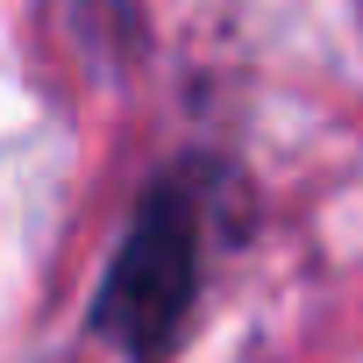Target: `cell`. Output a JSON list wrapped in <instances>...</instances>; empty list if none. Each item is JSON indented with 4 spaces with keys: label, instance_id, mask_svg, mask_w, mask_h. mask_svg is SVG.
Wrapping results in <instances>:
<instances>
[{
    "label": "cell",
    "instance_id": "cell-1",
    "mask_svg": "<svg viewBox=\"0 0 363 363\" xmlns=\"http://www.w3.org/2000/svg\"><path fill=\"white\" fill-rule=\"evenodd\" d=\"M200 292V207L186 193H157L135 214V235L100 292V335H114L135 363H157L171 349V335L186 328Z\"/></svg>",
    "mask_w": 363,
    "mask_h": 363
}]
</instances>
